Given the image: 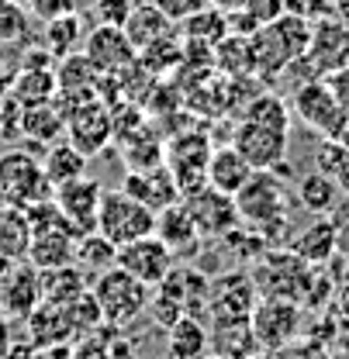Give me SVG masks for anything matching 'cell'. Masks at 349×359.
Returning a JSON list of instances; mask_svg holds the SVG:
<instances>
[{"label": "cell", "instance_id": "6da1fadb", "mask_svg": "<svg viewBox=\"0 0 349 359\" xmlns=\"http://www.w3.org/2000/svg\"><path fill=\"white\" fill-rule=\"evenodd\" d=\"M249 273L260 297H287L301 308H318L329 301V283L322 280L325 273L318 276V269L291 249H266Z\"/></svg>", "mask_w": 349, "mask_h": 359}, {"label": "cell", "instance_id": "7a4b0ae2", "mask_svg": "<svg viewBox=\"0 0 349 359\" xmlns=\"http://www.w3.org/2000/svg\"><path fill=\"white\" fill-rule=\"evenodd\" d=\"M235 204L242 224L260 228L270 245L287 238V187L277 177V170H256L235 194Z\"/></svg>", "mask_w": 349, "mask_h": 359}, {"label": "cell", "instance_id": "3957f363", "mask_svg": "<svg viewBox=\"0 0 349 359\" xmlns=\"http://www.w3.org/2000/svg\"><path fill=\"white\" fill-rule=\"evenodd\" d=\"M90 294L97 297L100 314H104V321H107L111 328H125L135 318H142V314L149 311V294H152V287L142 283L138 276H131L129 269H121L114 263L111 269H104V273L93 276Z\"/></svg>", "mask_w": 349, "mask_h": 359}, {"label": "cell", "instance_id": "277c9868", "mask_svg": "<svg viewBox=\"0 0 349 359\" xmlns=\"http://www.w3.org/2000/svg\"><path fill=\"white\" fill-rule=\"evenodd\" d=\"M55 187L48 183L42 159H35L25 149H7L0 156V201H11L18 208H35L52 201Z\"/></svg>", "mask_w": 349, "mask_h": 359}, {"label": "cell", "instance_id": "5b68a950", "mask_svg": "<svg viewBox=\"0 0 349 359\" xmlns=\"http://www.w3.org/2000/svg\"><path fill=\"white\" fill-rule=\"evenodd\" d=\"M97 231L111 238L114 245H125L156 231V211L125 190H104L100 211H97Z\"/></svg>", "mask_w": 349, "mask_h": 359}, {"label": "cell", "instance_id": "8992f818", "mask_svg": "<svg viewBox=\"0 0 349 359\" xmlns=\"http://www.w3.org/2000/svg\"><path fill=\"white\" fill-rule=\"evenodd\" d=\"M291 107H294L298 121L305 128H311L315 135H322V138H339L343 128L349 125V114L343 111V104L336 100V93L325 83V76H315V80L301 83L294 90Z\"/></svg>", "mask_w": 349, "mask_h": 359}, {"label": "cell", "instance_id": "52a82bcc", "mask_svg": "<svg viewBox=\"0 0 349 359\" xmlns=\"http://www.w3.org/2000/svg\"><path fill=\"white\" fill-rule=\"evenodd\" d=\"M301 321H305L301 304L287 301V297H260L253 314H249V325H253L260 346L270 353L291 349L301 335Z\"/></svg>", "mask_w": 349, "mask_h": 359}, {"label": "cell", "instance_id": "ba28073f", "mask_svg": "<svg viewBox=\"0 0 349 359\" xmlns=\"http://www.w3.org/2000/svg\"><path fill=\"white\" fill-rule=\"evenodd\" d=\"M208 159H211V138L201 132L176 135L166 145V166H170L183 197L208 187Z\"/></svg>", "mask_w": 349, "mask_h": 359}, {"label": "cell", "instance_id": "9c48e42d", "mask_svg": "<svg viewBox=\"0 0 349 359\" xmlns=\"http://www.w3.org/2000/svg\"><path fill=\"white\" fill-rule=\"evenodd\" d=\"M260 301V290L253 283L249 269H232L211 280V297H208V318L211 321H239L249 318Z\"/></svg>", "mask_w": 349, "mask_h": 359}, {"label": "cell", "instance_id": "30bf717a", "mask_svg": "<svg viewBox=\"0 0 349 359\" xmlns=\"http://www.w3.org/2000/svg\"><path fill=\"white\" fill-rule=\"evenodd\" d=\"M287 135H291V128H277V125H266V121L242 118L235 125L232 145L253 163V170H277V166H284V156H287Z\"/></svg>", "mask_w": 349, "mask_h": 359}, {"label": "cell", "instance_id": "8fae6325", "mask_svg": "<svg viewBox=\"0 0 349 359\" xmlns=\"http://www.w3.org/2000/svg\"><path fill=\"white\" fill-rule=\"evenodd\" d=\"M114 138V121H111V107L97 97L87 100L73 111H66V142H73L84 156H97L111 145Z\"/></svg>", "mask_w": 349, "mask_h": 359}, {"label": "cell", "instance_id": "7c38bea8", "mask_svg": "<svg viewBox=\"0 0 349 359\" xmlns=\"http://www.w3.org/2000/svg\"><path fill=\"white\" fill-rule=\"evenodd\" d=\"M118 266L129 269L131 276H138L142 283L156 287L176 266V256H173V249L152 231V235H142L135 242L118 245Z\"/></svg>", "mask_w": 349, "mask_h": 359}, {"label": "cell", "instance_id": "4fadbf2b", "mask_svg": "<svg viewBox=\"0 0 349 359\" xmlns=\"http://www.w3.org/2000/svg\"><path fill=\"white\" fill-rule=\"evenodd\" d=\"M187 208H190V218L197 224L201 238H225L232 228L242 224V215H239V204L232 194H221L215 187H201L197 194L183 197Z\"/></svg>", "mask_w": 349, "mask_h": 359}, {"label": "cell", "instance_id": "5bb4252c", "mask_svg": "<svg viewBox=\"0 0 349 359\" xmlns=\"http://www.w3.org/2000/svg\"><path fill=\"white\" fill-rule=\"evenodd\" d=\"M100 197H104V187L100 180H90L87 173L62 187H55L52 201L55 208L62 211V218L73 224L77 235H87V231H97V211H100Z\"/></svg>", "mask_w": 349, "mask_h": 359}, {"label": "cell", "instance_id": "9a60e30c", "mask_svg": "<svg viewBox=\"0 0 349 359\" xmlns=\"http://www.w3.org/2000/svg\"><path fill=\"white\" fill-rule=\"evenodd\" d=\"M55 83H59V90H55L59 107L62 111H73V107H80L87 100H97L100 69L90 62L87 55H84V48H80V52H70V55H62L55 62Z\"/></svg>", "mask_w": 349, "mask_h": 359}, {"label": "cell", "instance_id": "2e32d148", "mask_svg": "<svg viewBox=\"0 0 349 359\" xmlns=\"http://www.w3.org/2000/svg\"><path fill=\"white\" fill-rule=\"evenodd\" d=\"M84 55L100 69V73H121L138 59V48L131 45L129 32L121 25H100L90 28L84 39Z\"/></svg>", "mask_w": 349, "mask_h": 359}, {"label": "cell", "instance_id": "e0dca14e", "mask_svg": "<svg viewBox=\"0 0 349 359\" xmlns=\"http://www.w3.org/2000/svg\"><path fill=\"white\" fill-rule=\"evenodd\" d=\"M305 59L315 69V76H329V73L349 66V28L336 18L318 21L311 28V45H308Z\"/></svg>", "mask_w": 349, "mask_h": 359}, {"label": "cell", "instance_id": "ac0fdd59", "mask_svg": "<svg viewBox=\"0 0 349 359\" xmlns=\"http://www.w3.org/2000/svg\"><path fill=\"white\" fill-rule=\"evenodd\" d=\"M42 304V276L32 263H14V269L0 283V311L11 318H28Z\"/></svg>", "mask_w": 349, "mask_h": 359}, {"label": "cell", "instance_id": "d6986e66", "mask_svg": "<svg viewBox=\"0 0 349 359\" xmlns=\"http://www.w3.org/2000/svg\"><path fill=\"white\" fill-rule=\"evenodd\" d=\"M121 190L131 194L135 201L149 204L152 211H163V208H170V204H176V201L183 197L166 163L149 166V170H129V177H125V187H121Z\"/></svg>", "mask_w": 349, "mask_h": 359}, {"label": "cell", "instance_id": "ffe728a7", "mask_svg": "<svg viewBox=\"0 0 349 359\" xmlns=\"http://www.w3.org/2000/svg\"><path fill=\"white\" fill-rule=\"evenodd\" d=\"M156 235L173 249V256H194L197 252V245H201V231H197V224L190 218V208H187V201L180 204H170V208H163V211H156Z\"/></svg>", "mask_w": 349, "mask_h": 359}, {"label": "cell", "instance_id": "44dd1931", "mask_svg": "<svg viewBox=\"0 0 349 359\" xmlns=\"http://www.w3.org/2000/svg\"><path fill=\"white\" fill-rule=\"evenodd\" d=\"M253 173H256L253 163H249L235 145L211 149V159H208V187H215L221 194H232V197H235Z\"/></svg>", "mask_w": 349, "mask_h": 359}, {"label": "cell", "instance_id": "7402d4cb", "mask_svg": "<svg viewBox=\"0 0 349 359\" xmlns=\"http://www.w3.org/2000/svg\"><path fill=\"white\" fill-rule=\"evenodd\" d=\"M211 353V328L197 314H183L166 328V356L170 359H201Z\"/></svg>", "mask_w": 349, "mask_h": 359}, {"label": "cell", "instance_id": "603a6c76", "mask_svg": "<svg viewBox=\"0 0 349 359\" xmlns=\"http://www.w3.org/2000/svg\"><path fill=\"white\" fill-rule=\"evenodd\" d=\"M39 276H42V301L55 304V308H70L73 301H80L90 290V273L80 269L77 263L55 269H39Z\"/></svg>", "mask_w": 349, "mask_h": 359}, {"label": "cell", "instance_id": "cb8c5ba5", "mask_svg": "<svg viewBox=\"0 0 349 359\" xmlns=\"http://www.w3.org/2000/svg\"><path fill=\"white\" fill-rule=\"evenodd\" d=\"M263 346L249 325V318L239 321H211V353L225 359H249L256 356Z\"/></svg>", "mask_w": 349, "mask_h": 359}, {"label": "cell", "instance_id": "d4e9b609", "mask_svg": "<svg viewBox=\"0 0 349 359\" xmlns=\"http://www.w3.org/2000/svg\"><path fill=\"white\" fill-rule=\"evenodd\" d=\"M66 135V111L59 107V100H45V104H32L21 111V138H32L39 145H52Z\"/></svg>", "mask_w": 349, "mask_h": 359}, {"label": "cell", "instance_id": "484cf974", "mask_svg": "<svg viewBox=\"0 0 349 359\" xmlns=\"http://www.w3.org/2000/svg\"><path fill=\"white\" fill-rule=\"evenodd\" d=\"M176 21H170L152 0H142V4H135L129 14V21H125V32H129L131 45L142 52L145 45L159 42V39H170V35H176L180 28H173Z\"/></svg>", "mask_w": 349, "mask_h": 359}, {"label": "cell", "instance_id": "4316f807", "mask_svg": "<svg viewBox=\"0 0 349 359\" xmlns=\"http://www.w3.org/2000/svg\"><path fill=\"white\" fill-rule=\"evenodd\" d=\"M287 249L294 256H301L305 263H311V266H322L339 249V228H336V222H325V218L322 222H311L301 235L287 238Z\"/></svg>", "mask_w": 349, "mask_h": 359}, {"label": "cell", "instance_id": "83f0119b", "mask_svg": "<svg viewBox=\"0 0 349 359\" xmlns=\"http://www.w3.org/2000/svg\"><path fill=\"white\" fill-rule=\"evenodd\" d=\"M28 245H32L28 208L0 201V256L4 259H28Z\"/></svg>", "mask_w": 349, "mask_h": 359}, {"label": "cell", "instance_id": "f1b7e54d", "mask_svg": "<svg viewBox=\"0 0 349 359\" xmlns=\"http://www.w3.org/2000/svg\"><path fill=\"white\" fill-rule=\"evenodd\" d=\"M28 328H32L35 349H52V346H62V342L73 339V325H70L66 308H55V304H45V301L28 314Z\"/></svg>", "mask_w": 349, "mask_h": 359}, {"label": "cell", "instance_id": "f546056e", "mask_svg": "<svg viewBox=\"0 0 349 359\" xmlns=\"http://www.w3.org/2000/svg\"><path fill=\"white\" fill-rule=\"evenodd\" d=\"M42 170L52 187H62V183L87 173V156L73 142H52L42 156Z\"/></svg>", "mask_w": 349, "mask_h": 359}, {"label": "cell", "instance_id": "4dcf8cb0", "mask_svg": "<svg viewBox=\"0 0 349 359\" xmlns=\"http://www.w3.org/2000/svg\"><path fill=\"white\" fill-rule=\"evenodd\" d=\"M228 32H232V28H228V11L211 7V4H204L201 11H194L190 18L180 21V39H187V42H204V45H211V48H215Z\"/></svg>", "mask_w": 349, "mask_h": 359}, {"label": "cell", "instance_id": "1f68e13d", "mask_svg": "<svg viewBox=\"0 0 349 359\" xmlns=\"http://www.w3.org/2000/svg\"><path fill=\"white\" fill-rule=\"evenodd\" d=\"M84 39H87V32H84V18H80V11H77V14H62V18L45 21L42 45L55 55V59H62V55H70V52H80V48H84Z\"/></svg>", "mask_w": 349, "mask_h": 359}, {"label": "cell", "instance_id": "d6a6232c", "mask_svg": "<svg viewBox=\"0 0 349 359\" xmlns=\"http://www.w3.org/2000/svg\"><path fill=\"white\" fill-rule=\"evenodd\" d=\"M55 69H18L7 93L21 104V107H32V104H45L55 97Z\"/></svg>", "mask_w": 349, "mask_h": 359}, {"label": "cell", "instance_id": "836d02e7", "mask_svg": "<svg viewBox=\"0 0 349 359\" xmlns=\"http://www.w3.org/2000/svg\"><path fill=\"white\" fill-rule=\"evenodd\" d=\"M339 183L329 177V173H322V170H315V173H308V177L298 180V201H301V208L311 211V215H329L332 208H336V201H339Z\"/></svg>", "mask_w": 349, "mask_h": 359}, {"label": "cell", "instance_id": "e575fe53", "mask_svg": "<svg viewBox=\"0 0 349 359\" xmlns=\"http://www.w3.org/2000/svg\"><path fill=\"white\" fill-rule=\"evenodd\" d=\"M215 66L228 80L239 76H253V59H249V35H235L228 32L218 45H215Z\"/></svg>", "mask_w": 349, "mask_h": 359}, {"label": "cell", "instance_id": "d590c367", "mask_svg": "<svg viewBox=\"0 0 349 359\" xmlns=\"http://www.w3.org/2000/svg\"><path fill=\"white\" fill-rule=\"evenodd\" d=\"M114 263H118V245L111 238H104L100 231L80 235V242H77V266L87 269L90 276H97V273L111 269Z\"/></svg>", "mask_w": 349, "mask_h": 359}, {"label": "cell", "instance_id": "8d00e7d4", "mask_svg": "<svg viewBox=\"0 0 349 359\" xmlns=\"http://www.w3.org/2000/svg\"><path fill=\"white\" fill-rule=\"evenodd\" d=\"M121 142H125V159H129V170H149V166L166 163V145H163L159 138H152V135L145 132V125H142V128H135L131 135H125Z\"/></svg>", "mask_w": 349, "mask_h": 359}, {"label": "cell", "instance_id": "74e56055", "mask_svg": "<svg viewBox=\"0 0 349 359\" xmlns=\"http://www.w3.org/2000/svg\"><path fill=\"white\" fill-rule=\"evenodd\" d=\"M28 25H32V11L25 4L0 0V45H18L21 39H28Z\"/></svg>", "mask_w": 349, "mask_h": 359}, {"label": "cell", "instance_id": "f35d334b", "mask_svg": "<svg viewBox=\"0 0 349 359\" xmlns=\"http://www.w3.org/2000/svg\"><path fill=\"white\" fill-rule=\"evenodd\" d=\"M131 7H135V0H97L93 14H97L100 25H121V28H125Z\"/></svg>", "mask_w": 349, "mask_h": 359}, {"label": "cell", "instance_id": "ab89813d", "mask_svg": "<svg viewBox=\"0 0 349 359\" xmlns=\"http://www.w3.org/2000/svg\"><path fill=\"white\" fill-rule=\"evenodd\" d=\"M28 11L39 21H52V18H62V14H77L80 11V0H32Z\"/></svg>", "mask_w": 349, "mask_h": 359}, {"label": "cell", "instance_id": "60d3db41", "mask_svg": "<svg viewBox=\"0 0 349 359\" xmlns=\"http://www.w3.org/2000/svg\"><path fill=\"white\" fill-rule=\"evenodd\" d=\"M242 11L263 28V25L277 21V18L287 11V4H284V0H242Z\"/></svg>", "mask_w": 349, "mask_h": 359}, {"label": "cell", "instance_id": "b9f144b4", "mask_svg": "<svg viewBox=\"0 0 349 359\" xmlns=\"http://www.w3.org/2000/svg\"><path fill=\"white\" fill-rule=\"evenodd\" d=\"M152 4H156V7H159V11L170 18V21H176V25H180L183 18H190L194 11H201L208 0H152Z\"/></svg>", "mask_w": 349, "mask_h": 359}, {"label": "cell", "instance_id": "7bdbcfd3", "mask_svg": "<svg viewBox=\"0 0 349 359\" xmlns=\"http://www.w3.org/2000/svg\"><path fill=\"white\" fill-rule=\"evenodd\" d=\"M325 83L332 87V93H336V100L343 104V111L349 114V66H343V69H336V73H329V76H325Z\"/></svg>", "mask_w": 349, "mask_h": 359}, {"label": "cell", "instance_id": "ee69618b", "mask_svg": "<svg viewBox=\"0 0 349 359\" xmlns=\"http://www.w3.org/2000/svg\"><path fill=\"white\" fill-rule=\"evenodd\" d=\"M77 359H107V346L100 342V335H87L80 346H77Z\"/></svg>", "mask_w": 349, "mask_h": 359}, {"label": "cell", "instance_id": "f6af8a7d", "mask_svg": "<svg viewBox=\"0 0 349 359\" xmlns=\"http://www.w3.org/2000/svg\"><path fill=\"white\" fill-rule=\"evenodd\" d=\"M329 177L339 183V190L349 197V149H343V156H339V163H336V170L329 173Z\"/></svg>", "mask_w": 349, "mask_h": 359}, {"label": "cell", "instance_id": "bcb514c9", "mask_svg": "<svg viewBox=\"0 0 349 359\" xmlns=\"http://www.w3.org/2000/svg\"><path fill=\"white\" fill-rule=\"evenodd\" d=\"M336 311H339V318L349 325V283H343L339 294H336Z\"/></svg>", "mask_w": 349, "mask_h": 359}, {"label": "cell", "instance_id": "7dc6e473", "mask_svg": "<svg viewBox=\"0 0 349 359\" xmlns=\"http://www.w3.org/2000/svg\"><path fill=\"white\" fill-rule=\"evenodd\" d=\"M332 18L349 28V0H332Z\"/></svg>", "mask_w": 349, "mask_h": 359}, {"label": "cell", "instance_id": "c3c4849f", "mask_svg": "<svg viewBox=\"0 0 349 359\" xmlns=\"http://www.w3.org/2000/svg\"><path fill=\"white\" fill-rule=\"evenodd\" d=\"M211 7H221V11H235V7H242V0H208Z\"/></svg>", "mask_w": 349, "mask_h": 359}, {"label": "cell", "instance_id": "681fc988", "mask_svg": "<svg viewBox=\"0 0 349 359\" xmlns=\"http://www.w3.org/2000/svg\"><path fill=\"white\" fill-rule=\"evenodd\" d=\"M249 359H277V353H270V349H260L256 356H249Z\"/></svg>", "mask_w": 349, "mask_h": 359}, {"label": "cell", "instance_id": "f907efd6", "mask_svg": "<svg viewBox=\"0 0 349 359\" xmlns=\"http://www.w3.org/2000/svg\"><path fill=\"white\" fill-rule=\"evenodd\" d=\"M343 356L349 359V332H346V339H343Z\"/></svg>", "mask_w": 349, "mask_h": 359}, {"label": "cell", "instance_id": "816d5d0a", "mask_svg": "<svg viewBox=\"0 0 349 359\" xmlns=\"http://www.w3.org/2000/svg\"><path fill=\"white\" fill-rule=\"evenodd\" d=\"M201 359H225V356H218V353H208V356H201Z\"/></svg>", "mask_w": 349, "mask_h": 359}, {"label": "cell", "instance_id": "f5cc1de1", "mask_svg": "<svg viewBox=\"0 0 349 359\" xmlns=\"http://www.w3.org/2000/svg\"><path fill=\"white\" fill-rule=\"evenodd\" d=\"M14 4H25V7H28V4H32V0H14Z\"/></svg>", "mask_w": 349, "mask_h": 359}]
</instances>
